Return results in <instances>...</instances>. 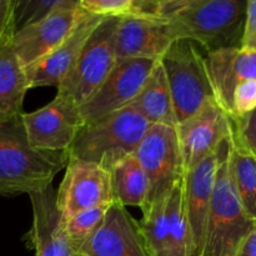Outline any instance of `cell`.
<instances>
[{"mask_svg":"<svg viewBox=\"0 0 256 256\" xmlns=\"http://www.w3.org/2000/svg\"><path fill=\"white\" fill-rule=\"evenodd\" d=\"M232 119L218 102H209L198 112L176 125L185 172L216 152L232 130Z\"/></svg>","mask_w":256,"mask_h":256,"instance_id":"12","label":"cell"},{"mask_svg":"<svg viewBox=\"0 0 256 256\" xmlns=\"http://www.w3.org/2000/svg\"><path fill=\"white\" fill-rule=\"evenodd\" d=\"M240 49L256 52V0H248Z\"/></svg>","mask_w":256,"mask_h":256,"instance_id":"31","label":"cell"},{"mask_svg":"<svg viewBox=\"0 0 256 256\" xmlns=\"http://www.w3.org/2000/svg\"><path fill=\"white\" fill-rule=\"evenodd\" d=\"M32 206V225L28 245L35 256H74L64 232V218L56 202V190L52 186L29 194Z\"/></svg>","mask_w":256,"mask_h":256,"instance_id":"16","label":"cell"},{"mask_svg":"<svg viewBox=\"0 0 256 256\" xmlns=\"http://www.w3.org/2000/svg\"><path fill=\"white\" fill-rule=\"evenodd\" d=\"M66 152L30 146L22 115L0 122V196L39 192L66 168Z\"/></svg>","mask_w":256,"mask_h":256,"instance_id":"2","label":"cell"},{"mask_svg":"<svg viewBox=\"0 0 256 256\" xmlns=\"http://www.w3.org/2000/svg\"><path fill=\"white\" fill-rule=\"evenodd\" d=\"M120 18H104L92 32L79 59L58 89L59 96L76 104L86 102L118 62L116 30Z\"/></svg>","mask_w":256,"mask_h":256,"instance_id":"6","label":"cell"},{"mask_svg":"<svg viewBox=\"0 0 256 256\" xmlns=\"http://www.w3.org/2000/svg\"><path fill=\"white\" fill-rule=\"evenodd\" d=\"M105 16L82 10L75 26L66 38L26 72L30 89L40 86L58 88L79 59L85 44Z\"/></svg>","mask_w":256,"mask_h":256,"instance_id":"14","label":"cell"},{"mask_svg":"<svg viewBox=\"0 0 256 256\" xmlns=\"http://www.w3.org/2000/svg\"><path fill=\"white\" fill-rule=\"evenodd\" d=\"M216 166L218 149L184 175L185 208H186L188 222L192 230L194 256H202V248H204L208 214H209Z\"/></svg>","mask_w":256,"mask_h":256,"instance_id":"17","label":"cell"},{"mask_svg":"<svg viewBox=\"0 0 256 256\" xmlns=\"http://www.w3.org/2000/svg\"><path fill=\"white\" fill-rule=\"evenodd\" d=\"M130 106L134 108L152 125L176 128L178 122L172 106V94L160 60H158L144 86Z\"/></svg>","mask_w":256,"mask_h":256,"instance_id":"19","label":"cell"},{"mask_svg":"<svg viewBox=\"0 0 256 256\" xmlns=\"http://www.w3.org/2000/svg\"><path fill=\"white\" fill-rule=\"evenodd\" d=\"M79 6L105 18H160V0H79Z\"/></svg>","mask_w":256,"mask_h":256,"instance_id":"25","label":"cell"},{"mask_svg":"<svg viewBox=\"0 0 256 256\" xmlns=\"http://www.w3.org/2000/svg\"><path fill=\"white\" fill-rule=\"evenodd\" d=\"M76 256H152L138 220L119 202H112L104 222Z\"/></svg>","mask_w":256,"mask_h":256,"instance_id":"13","label":"cell"},{"mask_svg":"<svg viewBox=\"0 0 256 256\" xmlns=\"http://www.w3.org/2000/svg\"><path fill=\"white\" fill-rule=\"evenodd\" d=\"M134 155L150 184L146 208L168 198L174 185L185 175L176 128L150 125Z\"/></svg>","mask_w":256,"mask_h":256,"instance_id":"7","label":"cell"},{"mask_svg":"<svg viewBox=\"0 0 256 256\" xmlns=\"http://www.w3.org/2000/svg\"><path fill=\"white\" fill-rule=\"evenodd\" d=\"M232 130L218 148V166L202 256H235L256 222L245 212L230 168Z\"/></svg>","mask_w":256,"mask_h":256,"instance_id":"3","label":"cell"},{"mask_svg":"<svg viewBox=\"0 0 256 256\" xmlns=\"http://www.w3.org/2000/svg\"><path fill=\"white\" fill-rule=\"evenodd\" d=\"M235 256H256V224L252 232L242 242Z\"/></svg>","mask_w":256,"mask_h":256,"instance_id":"32","label":"cell"},{"mask_svg":"<svg viewBox=\"0 0 256 256\" xmlns=\"http://www.w3.org/2000/svg\"><path fill=\"white\" fill-rule=\"evenodd\" d=\"M64 2V0H28L16 2L15 9V24L16 30L49 15L50 12Z\"/></svg>","mask_w":256,"mask_h":256,"instance_id":"27","label":"cell"},{"mask_svg":"<svg viewBox=\"0 0 256 256\" xmlns=\"http://www.w3.org/2000/svg\"><path fill=\"white\" fill-rule=\"evenodd\" d=\"M166 204L168 198L149 205L142 210V220L138 222L142 239L152 256H172L166 226Z\"/></svg>","mask_w":256,"mask_h":256,"instance_id":"24","label":"cell"},{"mask_svg":"<svg viewBox=\"0 0 256 256\" xmlns=\"http://www.w3.org/2000/svg\"><path fill=\"white\" fill-rule=\"evenodd\" d=\"M248 0H160V18L175 40L200 45L205 54L240 48Z\"/></svg>","mask_w":256,"mask_h":256,"instance_id":"1","label":"cell"},{"mask_svg":"<svg viewBox=\"0 0 256 256\" xmlns=\"http://www.w3.org/2000/svg\"><path fill=\"white\" fill-rule=\"evenodd\" d=\"M18 0H0V48L12 42L16 24H15V9Z\"/></svg>","mask_w":256,"mask_h":256,"instance_id":"30","label":"cell"},{"mask_svg":"<svg viewBox=\"0 0 256 256\" xmlns=\"http://www.w3.org/2000/svg\"><path fill=\"white\" fill-rule=\"evenodd\" d=\"M166 226L172 256H194L192 230L185 208L184 176L174 185L168 196Z\"/></svg>","mask_w":256,"mask_h":256,"instance_id":"22","label":"cell"},{"mask_svg":"<svg viewBox=\"0 0 256 256\" xmlns=\"http://www.w3.org/2000/svg\"><path fill=\"white\" fill-rule=\"evenodd\" d=\"M110 172L115 202L125 208L139 206L142 212L148 205L150 184L135 155L125 158Z\"/></svg>","mask_w":256,"mask_h":256,"instance_id":"21","label":"cell"},{"mask_svg":"<svg viewBox=\"0 0 256 256\" xmlns=\"http://www.w3.org/2000/svg\"><path fill=\"white\" fill-rule=\"evenodd\" d=\"M22 124L30 146L44 152H68L84 126L79 106L56 95L32 112H22Z\"/></svg>","mask_w":256,"mask_h":256,"instance_id":"10","label":"cell"},{"mask_svg":"<svg viewBox=\"0 0 256 256\" xmlns=\"http://www.w3.org/2000/svg\"><path fill=\"white\" fill-rule=\"evenodd\" d=\"M110 205L112 204L99 205V206L82 210L64 220V232L74 256H76L78 252L102 226Z\"/></svg>","mask_w":256,"mask_h":256,"instance_id":"26","label":"cell"},{"mask_svg":"<svg viewBox=\"0 0 256 256\" xmlns=\"http://www.w3.org/2000/svg\"><path fill=\"white\" fill-rule=\"evenodd\" d=\"M30 90L26 72L18 60L12 42L0 48V122L22 115L25 95Z\"/></svg>","mask_w":256,"mask_h":256,"instance_id":"20","label":"cell"},{"mask_svg":"<svg viewBox=\"0 0 256 256\" xmlns=\"http://www.w3.org/2000/svg\"><path fill=\"white\" fill-rule=\"evenodd\" d=\"M82 14L79 2L64 0L60 6L39 22L15 32L12 48L25 72L44 59L69 35Z\"/></svg>","mask_w":256,"mask_h":256,"instance_id":"9","label":"cell"},{"mask_svg":"<svg viewBox=\"0 0 256 256\" xmlns=\"http://www.w3.org/2000/svg\"><path fill=\"white\" fill-rule=\"evenodd\" d=\"M56 190L64 220L82 210L115 202L112 172L92 162L69 160Z\"/></svg>","mask_w":256,"mask_h":256,"instance_id":"11","label":"cell"},{"mask_svg":"<svg viewBox=\"0 0 256 256\" xmlns=\"http://www.w3.org/2000/svg\"><path fill=\"white\" fill-rule=\"evenodd\" d=\"M175 38L162 18H120L116 30V58L160 60Z\"/></svg>","mask_w":256,"mask_h":256,"instance_id":"15","label":"cell"},{"mask_svg":"<svg viewBox=\"0 0 256 256\" xmlns=\"http://www.w3.org/2000/svg\"><path fill=\"white\" fill-rule=\"evenodd\" d=\"M256 109V79L240 82L234 90L230 119H239Z\"/></svg>","mask_w":256,"mask_h":256,"instance_id":"28","label":"cell"},{"mask_svg":"<svg viewBox=\"0 0 256 256\" xmlns=\"http://www.w3.org/2000/svg\"><path fill=\"white\" fill-rule=\"evenodd\" d=\"M232 122L235 142L256 159V109Z\"/></svg>","mask_w":256,"mask_h":256,"instance_id":"29","label":"cell"},{"mask_svg":"<svg viewBox=\"0 0 256 256\" xmlns=\"http://www.w3.org/2000/svg\"><path fill=\"white\" fill-rule=\"evenodd\" d=\"M230 168L242 206L256 222V159L235 142L232 132Z\"/></svg>","mask_w":256,"mask_h":256,"instance_id":"23","label":"cell"},{"mask_svg":"<svg viewBox=\"0 0 256 256\" xmlns=\"http://www.w3.org/2000/svg\"><path fill=\"white\" fill-rule=\"evenodd\" d=\"M172 94L178 124L199 112L206 102H216L205 55L198 45L175 40L160 59Z\"/></svg>","mask_w":256,"mask_h":256,"instance_id":"5","label":"cell"},{"mask_svg":"<svg viewBox=\"0 0 256 256\" xmlns=\"http://www.w3.org/2000/svg\"><path fill=\"white\" fill-rule=\"evenodd\" d=\"M158 60L122 59L92 92L79 106L84 124H90L112 112L129 106L154 69Z\"/></svg>","mask_w":256,"mask_h":256,"instance_id":"8","label":"cell"},{"mask_svg":"<svg viewBox=\"0 0 256 256\" xmlns=\"http://www.w3.org/2000/svg\"><path fill=\"white\" fill-rule=\"evenodd\" d=\"M205 60L215 99L230 118L235 88L245 80L256 79V52L232 48L208 52Z\"/></svg>","mask_w":256,"mask_h":256,"instance_id":"18","label":"cell"},{"mask_svg":"<svg viewBox=\"0 0 256 256\" xmlns=\"http://www.w3.org/2000/svg\"><path fill=\"white\" fill-rule=\"evenodd\" d=\"M150 125L129 105L84 124L66 152L68 158L112 170L118 162L134 155Z\"/></svg>","mask_w":256,"mask_h":256,"instance_id":"4","label":"cell"}]
</instances>
